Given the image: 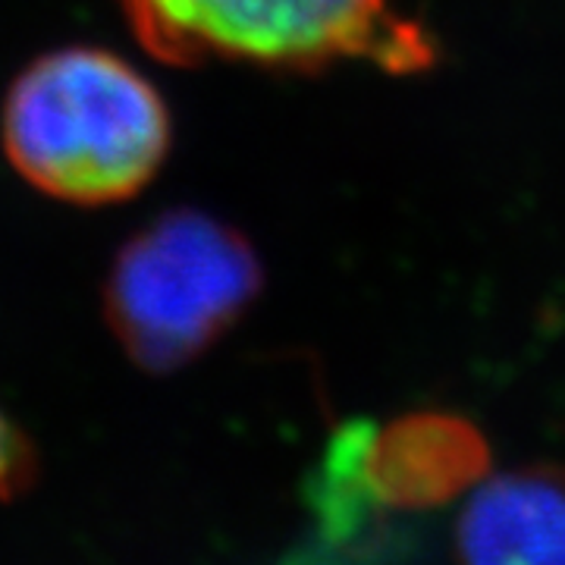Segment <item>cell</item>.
<instances>
[{
	"label": "cell",
	"instance_id": "obj_4",
	"mask_svg": "<svg viewBox=\"0 0 565 565\" xmlns=\"http://www.w3.org/2000/svg\"><path fill=\"white\" fill-rule=\"evenodd\" d=\"M487 468L484 434L462 415L412 412L386 427L352 422L327 449L318 503L340 527L362 505L427 512L481 484Z\"/></svg>",
	"mask_w": 565,
	"mask_h": 565
},
{
	"label": "cell",
	"instance_id": "obj_1",
	"mask_svg": "<svg viewBox=\"0 0 565 565\" xmlns=\"http://www.w3.org/2000/svg\"><path fill=\"white\" fill-rule=\"evenodd\" d=\"M22 180L73 204L139 195L170 151L161 92L120 54L70 44L22 70L0 117Z\"/></svg>",
	"mask_w": 565,
	"mask_h": 565
},
{
	"label": "cell",
	"instance_id": "obj_6",
	"mask_svg": "<svg viewBox=\"0 0 565 565\" xmlns=\"http://www.w3.org/2000/svg\"><path fill=\"white\" fill-rule=\"evenodd\" d=\"M35 478V449L0 408V500H13Z\"/></svg>",
	"mask_w": 565,
	"mask_h": 565
},
{
	"label": "cell",
	"instance_id": "obj_3",
	"mask_svg": "<svg viewBox=\"0 0 565 565\" xmlns=\"http://www.w3.org/2000/svg\"><path fill=\"white\" fill-rule=\"evenodd\" d=\"M262 262L243 233L202 211H167L122 245L104 289L107 321L129 359L177 371L248 311Z\"/></svg>",
	"mask_w": 565,
	"mask_h": 565
},
{
	"label": "cell",
	"instance_id": "obj_2",
	"mask_svg": "<svg viewBox=\"0 0 565 565\" xmlns=\"http://www.w3.org/2000/svg\"><path fill=\"white\" fill-rule=\"evenodd\" d=\"M136 39L177 66L245 63L323 70L367 61L386 70L430 63V41L396 0H120Z\"/></svg>",
	"mask_w": 565,
	"mask_h": 565
},
{
	"label": "cell",
	"instance_id": "obj_5",
	"mask_svg": "<svg viewBox=\"0 0 565 565\" xmlns=\"http://www.w3.org/2000/svg\"><path fill=\"white\" fill-rule=\"evenodd\" d=\"M456 550L462 565H565V468L525 465L481 481Z\"/></svg>",
	"mask_w": 565,
	"mask_h": 565
}]
</instances>
